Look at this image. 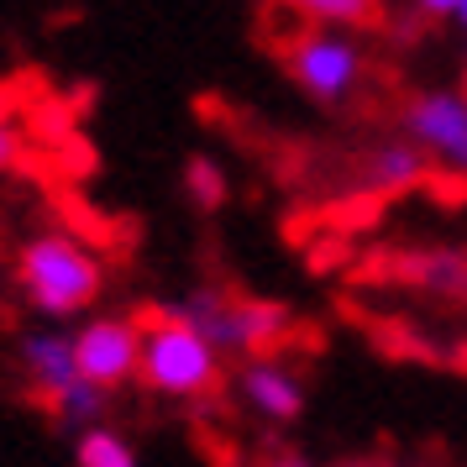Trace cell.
Here are the masks:
<instances>
[{
    "instance_id": "8fae6325",
    "label": "cell",
    "mask_w": 467,
    "mask_h": 467,
    "mask_svg": "<svg viewBox=\"0 0 467 467\" xmlns=\"http://www.w3.org/2000/svg\"><path fill=\"white\" fill-rule=\"evenodd\" d=\"M74 467H142L137 457V446L116 431V425H89L79 431V441H74Z\"/></svg>"
},
{
    "instance_id": "ac0fdd59",
    "label": "cell",
    "mask_w": 467,
    "mask_h": 467,
    "mask_svg": "<svg viewBox=\"0 0 467 467\" xmlns=\"http://www.w3.org/2000/svg\"><path fill=\"white\" fill-rule=\"evenodd\" d=\"M451 26H457V32H462V37H467V0H462V5H457V16H451Z\"/></svg>"
},
{
    "instance_id": "2e32d148",
    "label": "cell",
    "mask_w": 467,
    "mask_h": 467,
    "mask_svg": "<svg viewBox=\"0 0 467 467\" xmlns=\"http://www.w3.org/2000/svg\"><path fill=\"white\" fill-rule=\"evenodd\" d=\"M415 5H420V16H441V22H451L462 0H415Z\"/></svg>"
},
{
    "instance_id": "5bb4252c",
    "label": "cell",
    "mask_w": 467,
    "mask_h": 467,
    "mask_svg": "<svg viewBox=\"0 0 467 467\" xmlns=\"http://www.w3.org/2000/svg\"><path fill=\"white\" fill-rule=\"evenodd\" d=\"M278 5H289L320 26H347V32H358L379 16V0H278Z\"/></svg>"
},
{
    "instance_id": "d6986e66",
    "label": "cell",
    "mask_w": 467,
    "mask_h": 467,
    "mask_svg": "<svg viewBox=\"0 0 467 467\" xmlns=\"http://www.w3.org/2000/svg\"><path fill=\"white\" fill-rule=\"evenodd\" d=\"M341 467H373V462H341Z\"/></svg>"
},
{
    "instance_id": "7a4b0ae2",
    "label": "cell",
    "mask_w": 467,
    "mask_h": 467,
    "mask_svg": "<svg viewBox=\"0 0 467 467\" xmlns=\"http://www.w3.org/2000/svg\"><path fill=\"white\" fill-rule=\"evenodd\" d=\"M226 379V358L205 331H194L179 310H158L142 320V373L137 383L158 400H205Z\"/></svg>"
},
{
    "instance_id": "3957f363",
    "label": "cell",
    "mask_w": 467,
    "mask_h": 467,
    "mask_svg": "<svg viewBox=\"0 0 467 467\" xmlns=\"http://www.w3.org/2000/svg\"><path fill=\"white\" fill-rule=\"evenodd\" d=\"M179 316L190 320L194 331L221 347V358H263L274 352L278 341L295 331V310L278 299H247V295H226V289H194L173 305Z\"/></svg>"
},
{
    "instance_id": "5b68a950",
    "label": "cell",
    "mask_w": 467,
    "mask_h": 467,
    "mask_svg": "<svg viewBox=\"0 0 467 467\" xmlns=\"http://www.w3.org/2000/svg\"><path fill=\"white\" fill-rule=\"evenodd\" d=\"M400 137H410L431 158V169L467 179V89L436 85L410 95L400 110Z\"/></svg>"
},
{
    "instance_id": "4fadbf2b",
    "label": "cell",
    "mask_w": 467,
    "mask_h": 467,
    "mask_svg": "<svg viewBox=\"0 0 467 467\" xmlns=\"http://www.w3.org/2000/svg\"><path fill=\"white\" fill-rule=\"evenodd\" d=\"M110 410V389H100V383L89 379H74L53 400V415H58V425H68V431H89V425H100Z\"/></svg>"
},
{
    "instance_id": "6da1fadb",
    "label": "cell",
    "mask_w": 467,
    "mask_h": 467,
    "mask_svg": "<svg viewBox=\"0 0 467 467\" xmlns=\"http://www.w3.org/2000/svg\"><path fill=\"white\" fill-rule=\"evenodd\" d=\"M16 284H22L26 305L64 326L74 316H89L100 295H106V263L89 253L79 236L68 232H43L26 236L16 253Z\"/></svg>"
},
{
    "instance_id": "8992f818",
    "label": "cell",
    "mask_w": 467,
    "mask_h": 467,
    "mask_svg": "<svg viewBox=\"0 0 467 467\" xmlns=\"http://www.w3.org/2000/svg\"><path fill=\"white\" fill-rule=\"evenodd\" d=\"M74 358L79 379L100 389H127L142 373V320L131 316H85L74 326Z\"/></svg>"
},
{
    "instance_id": "9c48e42d",
    "label": "cell",
    "mask_w": 467,
    "mask_h": 467,
    "mask_svg": "<svg viewBox=\"0 0 467 467\" xmlns=\"http://www.w3.org/2000/svg\"><path fill=\"white\" fill-rule=\"evenodd\" d=\"M425 179H431V158L410 137H389L358 152V184L368 194H410Z\"/></svg>"
},
{
    "instance_id": "ffe728a7",
    "label": "cell",
    "mask_w": 467,
    "mask_h": 467,
    "mask_svg": "<svg viewBox=\"0 0 467 467\" xmlns=\"http://www.w3.org/2000/svg\"><path fill=\"white\" fill-rule=\"evenodd\" d=\"M400 467H410V462H400Z\"/></svg>"
},
{
    "instance_id": "52a82bcc",
    "label": "cell",
    "mask_w": 467,
    "mask_h": 467,
    "mask_svg": "<svg viewBox=\"0 0 467 467\" xmlns=\"http://www.w3.org/2000/svg\"><path fill=\"white\" fill-rule=\"evenodd\" d=\"M236 400L242 410L263 425H295L305 415V379H299L295 362H284L278 352H263V358H247L236 368Z\"/></svg>"
},
{
    "instance_id": "277c9868",
    "label": "cell",
    "mask_w": 467,
    "mask_h": 467,
    "mask_svg": "<svg viewBox=\"0 0 467 467\" xmlns=\"http://www.w3.org/2000/svg\"><path fill=\"white\" fill-rule=\"evenodd\" d=\"M284 74L320 110H341L368 79V53L347 26H305L284 43Z\"/></svg>"
},
{
    "instance_id": "e0dca14e",
    "label": "cell",
    "mask_w": 467,
    "mask_h": 467,
    "mask_svg": "<svg viewBox=\"0 0 467 467\" xmlns=\"http://www.w3.org/2000/svg\"><path fill=\"white\" fill-rule=\"evenodd\" d=\"M263 467H310V457H299V451H274Z\"/></svg>"
},
{
    "instance_id": "30bf717a",
    "label": "cell",
    "mask_w": 467,
    "mask_h": 467,
    "mask_svg": "<svg viewBox=\"0 0 467 467\" xmlns=\"http://www.w3.org/2000/svg\"><path fill=\"white\" fill-rule=\"evenodd\" d=\"M400 278L420 284L431 295L467 299V253H410L400 257Z\"/></svg>"
},
{
    "instance_id": "9a60e30c",
    "label": "cell",
    "mask_w": 467,
    "mask_h": 467,
    "mask_svg": "<svg viewBox=\"0 0 467 467\" xmlns=\"http://www.w3.org/2000/svg\"><path fill=\"white\" fill-rule=\"evenodd\" d=\"M16 163H22V131L0 116V173H11Z\"/></svg>"
},
{
    "instance_id": "ba28073f",
    "label": "cell",
    "mask_w": 467,
    "mask_h": 467,
    "mask_svg": "<svg viewBox=\"0 0 467 467\" xmlns=\"http://www.w3.org/2000/svg\"><path fill=\"white\" fill-rule=\"evenodd\" d=\"M16 362H22V379L43 394L47 404L64 394L68 383L79 379V358H74V331L64 326H43V331H26L16 341Z\"/></svg>"
},
{
    "instance_id": "7c38bea8",
    "label": "cell",
    "mask_w": 467,
    "mask_h": 467,
    "mask_svg": "<svg viewBox=\"0 0 467 467\" xmlns=\"http://www.w3.org/2000/svg\"><path fill=\"white\" fill-rule=\"evenodd\" d=\"M184 200H190L194 211L215 215L226 200H232V179H226V169L215 163L211 152H194V158H184Z\"/></svg>"
}]
</instances>
